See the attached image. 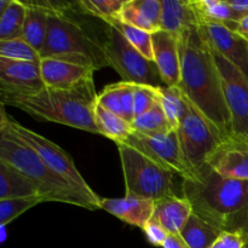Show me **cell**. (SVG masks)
Returning <instances> with one entry per match:
<instances>
[{"label":"cell","instance_id":"6da1fadb","mask_svg":"<svg viewBox=\"0 0 248 248\" xmlns=\"http://www.w3.org/2000/svg\"><path fill=\"white\" fill-rule=\"evenodd\" d=\"M178 51L181 60L178 87L184 97L200 109L228 140H232V120L219 70L200 27L178 36Z\"/></svg>","mask_w":248,"mask_h":248},{"label":"cell","instance_id":"7a4b0ae2","mask_svg":"<svg viewBox=\"0 0 248 248\" xmlns=\"http://www.w3.org/2000/svg\"><path fill=\"white\" fill-rule=\"evenodd\" d=\"M97 97L93 79H89L69 89L44 87L35 92L1 91V104L15 107L39 121L61 124L102 136L94 120Z\"/></svg>","mask_w":248,"mask_h":248},{"label":"cell","instance_id":"3957f363","mask_svg":"<svg viewBox=\"0 0 248 248\" xmlns=\"http://www.w3.org/2000/svg\"><path fill=\"white\" fill-rule=\"evenodd\" d=\"M193 213L222 232H241L248 207V181L224 178L206 167L195 179H182Z\"/></svg>","mask_w":248,"mask_h":248},{"label":"cell","instance_id":"277c9868","mask_svg":"<svg viewBox=\"0 0 248 248\" xmlns=\"http://www.w3.org/2000/svg\"><path fill=\"white\" fill-rule=\"evenodd\" d=\"M0 161L12 166L33 182L45 202L56 201L86 210H98L84 194L46 166L31 148L15 137L4 126H0Z\"/></svg>","mask_w":248,"mask_h":248},{"label":"cell","instance_id":"5b68a950","mask_svg":"<svg viewBox=\"0 0 248 248\" xmlns=\"http://www.w3.org/2000/svg\"><path fill=\"white\" fill-rule=\"evenodd\" d=\"M40 55L41 58H60L94 70L109 67L103 41L68 12L50 14L47 35Z\"/></svg>","mask_w":248,"mask_h":248},{"label":"cell","instance_id":"8992f818","mask_svg":"<svg viewBox=\"0 0 248 248\" xmlns=\"http://www.w3.org/2000/svg\"><path fill=\"white\" fill-rule=\"evenodd\" d=\"M179 148L186 167L195 179L228 140L222 131L184 97V111L177 128Z\"/></svg>","mask_w":248,"mask_h":248},{"label":"cell","instance_id":"52a82bcc","mask_svg":"<svg viewBox=\"0 0 248 248\" xmlns=\"http://www.w3.org/2000/svg\"><path fill=\"white\" fill-rule=\"evenodd\" d=\"M125 178L126 196L157 201L179 196L176 173L160 166L138 150L126 144H116Z\"/></svg>","mask_w":248,"mask_h":248},{"label":"cell","instance_id":"ba28073f","mask_svg":"<svg viewBox=\"0 0 248 248\" xmlns=\"http://www.w3.org/2000/svg\"><path fill=\"white\" fill-rule=\"evenodd\" d=\"M0 126H4L15 137L22 140L29 148H31L39 155V157L43 160L46 166L50 167L53 172L62 176L63 178L67 179L69 183H72L97 208H101V198L92 190L91 186L85 181L72 156L65 150H63L60 145L14 120L11 116L7 115L2 104Z\"/></svg>","mask_w":248,"mask_h":248},{"label":"cell","instance_id":"9c48e42d","mask_svg":"<svg viewBox=\"0 0 248 248\" xmlns=\"http://www.w3.org/2000/svg\"><path fill=\"white\" fill-rule=\"evenodd\" d=\"M103 48L108 65L123 78V81L153 87L166 86L155 62L140 55L118 29L109 24L106 28Z\"/></svg>","mask_w":248,"mask_h":248},{"label":"cell","instance_id":"30bf717a","mask_svg":"<svg viewBox=\"0 0 248 248\" xmlns=\"http://www.w3.org/2000/svg\"><path fill=\"white\" fill-rule=\"evenodd\" d=\"M212 48V47H211ZM232 120V140L248 148V79L212 48Z\"/></svg>","mask_w":248,"mask_h":248},{"label":"cell","instance_id":"8fae6325","mask_svg":"<svg viewBox=\"0 0 248 248\" xmlns=\"http://www.w3.org/2000/svg\"><path fill=\"white\" fill-rule=\"evenodd\" d=\"M121 144L132 147L160 166L182 177V179H193V174L186 167L179 148L177 131H172L167 136L161 137H149L133 131L130 137Z\"/></svg>","mask_w":248,"mask_h":248},{"label":"cell","instance_id":"7c38bea8","mask_svg":"<svg viewBox=\"0 0 248 248\" xmlns=\"http://www.w3.org/2000/svg\"><path fill=\"white\" fill-rule=\"evenodd\" d=\"M200 28L211 47L248 79V41L225 24L205 23Z\"/></svg>","mask_w":248,"mask_h":248},{"label":"cell","instance_id":"4fadbf2b","mask_svg":"<svg viewBox=\"0 0 248 248\" xmlns=\"http://www.w3.org/2000/svg\"><path fill=\"white\" fill-rule=\"evenodd\" d=\"M40 63L12 61L0 57V90L35 92L44 89Z\"/></svg>","mask_w":248,"mask_h":248},{"label":"cell","instance_id":"5bb4252c","mask_svg":"<svg viewBox=\"0 0 248 248\" xmlns=\"http://www.w3.org/2000/svg\"><path fill=\"white\" fill-rule=\"evenodd\" d=\"M41 78L46 87L69 89L89 79H93L94 69L75 64L60 58L45 57L40 61Z\"/></svg>","mask_w":248,"mask_h":248},{"label":"cell","instance_id":"9a60e30c","mask_svg":"<svg viewBox=\"0 0 248 248\" xmlns=\"http://www.w3.org/2000/svg\"><path fill=\"white\" fill-rule=\"evenodd\" d=\"M154 62L166 86H178L181 80V60L178 38L165 31L153 34Z\"/></svg>","mask_w":248,"mask_h":248},{"label":"cell","instance_id":"2e32d148","mask_svg":"<svg viewBox=\"0 0 248 248\" xmlns=\"http://www.w3.org/2000/svg\"><path fill=\"white\" fill-rule=\"evenodd\" d=\"M101 208L123 222L143 230L154 215L155 201L125 195V198L119 199H101Z\"/></svg>","mask_w":248,"mask_h":248},{"label":"cell","instance_id":"e0dca14e","mask_svg":"<svg viewBox=\"0 0 248 248\" xmlns=\"http://www.w3.org/2000/svg\"><path fill=\"white\" fill-rule=\"evenodd\" d=\"M208 167L224 178L248 181V148L229 140L213 155Z\"/></svg>","mask_w":248,"mask_h":248},{"label":"cell","instance_id":"ac0fdd59","mask_svg":"<svg viewBox=\"0 0 248 248\" xmlns=\"http://www.w3.org/2000/svg\"><path fill=\"white\" fill-rule=\"evenodd\" d=\"M116 18L154 34L161 31V0H125Z\"/></svg>","mask_w":248,"mask_h":248},{"label":"cell","instance_id":"d6986e66","mask_svg":"<svg viewBox=\"0 0 248 248\" xmlns=\"http://www.w3.org/2000/svg\"><path fill=\"white\" fill-rule=\"evenodd\" d=\"M200 26L191 0H161V31L178 38L184 31Z\"/></svg>","mask_w":248,"mask_h":248},{"label":"cell","instance_id":"ffe728a7","mask_svg":"<svg viewBox=\"0 0 248 248\" xmlns=\"http://www.w3.org/2000/svg\"><path fill=\"white\" fill-rule=\"evenodd\" d=\"M193 215L190 202L184 196H169L155 201L153 219L157 220L170 234L179 235Z\"/></svg>","mask_w":248,"mask_h":248},{"label":"cell","instance_id":"44dd1931","mask_svg":"<svg viewBox=\"0 0 248 248\" xmlns=\"http://www.w3.org/2000/svg\"><path fill=\"white\" fill-rule=\"evenodd\" d=\"M28 196H40L33 182L12 166L0 161V200Z\"/></svg>","mask_w":248,"mask_h":248},{"label":"cell","instance_id":"7402d4cb","mask_svg":"<svg viewBox=\"0 0 248 248\" xmlns=\"http://www.w3.org/2000/svg\"><path fill=\"white\" fill-rule=\"evenodd\" d=\"M24 2L27 5V15L22 38L41 53L44 45H45L46 35H47L50 12L39 6L35 1Z\"/></svg>","mask_w":248,"mask_h":248},{"label":"cell","instance_id":"603a6c76","mask_svg":"<svg viewBox=\"0 0 248 248\" xmlns=\"http://www.w3.org/2000/svg\"><path fill=\"white\" fill-rule=\"evenodd\" d=\"M222 232L193 213L179 235L190 248H211Z\"/></svg>","mask_w":248,"mask_h":248},{"label":"cell","instance_id":"cb8c5ba5","mask_svg":"<svg viewBox=\"0 0 248 248\" xmlns=\"http://www.w3.org/2000/svg\"><path fill=\"white\" fill-rule=\"evenodd\" d=\"M200 18V23H220L229 28L236 23L237 18L228 0H191Z\"/></svg>","mask_w":248,"mask_h":248},{"label":"cell","instance_id":"d4e9b609","mask_svg":"<svg viewBox=\"0 0 248 248\" xmlns=\"http://www.w3.org/2000/svg\"><path fill=\"white\" fill-rule=\"evenodd\" d=\"M94 120L102 136L114 140L116 144L125 142L133 132L132 126L128 121L111 111L107 110L97 103L94 109Z\"/></svg>","mask_w":248,"mask_h":248},{"label":"cell","instance_id":"484cf974","mask_svg":"<svg viewBox=\"0 0 248 248\" xmlns=\"http://www.w3.org/2000/svg\"><path fill=\"white\" fill-rule=\"evenodd\" d=\"M131 126L135 132L149 136V137H161V136H167L172 131H174L170 121L167 120L166 115L160 106V102L147 113L133 119Z\"/></svg>","mask_w":248,"mask_h":248},{"label":"cell","instance_id":"4316f807","mask_svg":"<svg viewBox=\"0 0 248 248\" xmlns=\"http://www.w3.org/2000/svg\"><path fill=\"white\" fill-rule=\"evenodd\" d=\"M26 15V2L11 0L9 7L0 14V41L14 40L23 36Z\"/></svg>","mask_w":248,"mask_h":248},{"label":"cell","instance_id":"83f0119b","mask_svg":"<svg viewBox=\"0 0 248 248\" xmlns=\"http://www.w3.org/2000/svg\"><path fill=\"white\" fill-rule=\"evenodd\" d=\"M109 26H113L118 29L124 38L131 44L132 47H135L142 56H144L147 60L154 62V51H153V34L149 31H145L143 29L136 28V27L125 24L119 21L118 18H113L110 21L106 22Z\"/></svg>","mask_w":248,"mask_h":248},{"label":"cell","instance_id":"f1b7e54d","mask_svg":"<svg viewBox=\"0 0 248 248\" xmlns=\"http://www.w3.org/2000/svg\"><path fill=\"white\" fill-rule=\"evenodd\" d=\"M159 102L171 124L172 128L177 131L184 111V94L178 86L157 87Z\"/></svg>","mask_w":248,"mask_h":248},{"label":"cell","instance_id":"f546056e","mask_svg":"<svg viewBox=\"0 0 248 248\" xmlns=\"http://www.w3.org/2000/svg\"><path fill=\"white\" fill-rule=\"evenodd\" d=\"M125 0H81L74 2L78 7L77 12L98 17L104 22L116 18L119 12L123 9Z\"/></svg>","mask_w":248,"mask_h":248},{"label":"cell","instance_id":"4dcf8cb0","mask_svg":"<svg viewBox=\"0 0 248 248\" xmlns=\"http://www.w3.org/2000/svg\"><path fill=\"white\" fill-rule=\"evenodd\" d=\"M0 57L12 61L40 63L41 55L23 38L0 41Z\"/></svg>","mask_w":248,"mask_h":248},{"label":"cell","instance_id":"1f68e13d","mask_svg":"<svg viewBox=\"0 0 248 248\" xmlns=\"http://www.w3.org/2000/svg\"><path fill=\"white\" fill-rule=\"evenodd\" d=\"M43 202H45V200L41 196L0 200V224L1 227H6L10 223L14 222L17 217L28 211L29 208Z\"/></svg>","mask_w":248,"mask_h":248},{"label":"cell","instance_id":"d6a6232c","mask_svg":"<svg viewBox=\"0 0 248 248\" xmlns=\"http://www.w3.org/2000/svg\"><path fill=\"white\" fill-rule=\"evenodd\" d=\"M159 103L157 87L149 85H135V118L147 113Z\"/></svg>","mask_w":248,"mask_h":248},{"label":"cell","instance_id":"836d02e7","mask_svg":"<svg viewBox=\"0 0 248 248\" xmlns=\"http://www.w3.org/2000/svg\"><path fill=\"white\" fill-rule=\"evenodd\" d=\"M124 81L118 84L108 85L97 97V103L107 110L116 114L123 118V108H121V96H123Z\"/></svg>","mask_w":248,"mask_h":248},{"label":"cell","instance_id":"e575fe53","mask_svg":"<svg viewBox=\"0 0 248 248\" xmlns=\"http://www.w3.org/2000/svg\"><path fill=\"white\" fill-rule=\"evenodd\" d=\"M143 232H144L148 241H149L153 246L156 247L164 246V244L166 242L167 237H169L170 235V232H167L157 220L153 219V218L147 223V225L143 228Z\"/></svg>","mask_w":248,"mask_h":248},{"label":"cell","instance_id":"d590c367","mask_svg":"<svg viewBox=\"0 0 248 248\" xmlns=\"http://www.w3.org/2000/svg\"><path fill=\"white\" fill-rule=\"evenodd\" d=\"M135 85L132 82L124 81L123 96H121L123 118L130 124L135 119Z\"/></svg>","mask_w":248,"mask_h":248},{"label":"cell","instance_id":"8d00e7d4","mask_svg":"<svg viewBox=\"0 0 248 248\" xmlns=\"http://www.w3.org/2000/svg\"><path fill=\"white\" fill-rule=\"evenodd\" d=\"M211 248H246V241L241 232H223Z\"/></svg>","mask_w":248,"mask_h":248},{"label":"cell","instance_id":"74e56055","mask_svg":"<svg viewBox=\"0 0 248 248\" xmlns=\"http://www.w3.org/2000/svg\"><path fill=\"white\" fill-rule=\"evenodd\" d=\"M228 1L234 10L237 21H240L242 17L248 16V0H228Z\"/></svg>","mask_w":248,"mask_h":248},{"label":"cell","instance_id":"f35d334b","mask_svg":"<svg viewBox=\"0 0 248 248\" xmlns=\"http://www.w3.org/2000/svg\"><path fill=\"white\" fill-rule=\"evenodd\" d=\"M230 29L235 31L236 34H239L241 38H244L245 40L248 41V16L242 17L240 21H237L236 23H234V26Z\"/></svg>","mask_w":248,"mask_h":248},{"label":"cell","instance_id":"ab89813d","mask_svg":"<svg viewBox=\"0 0 248 248\" xmlns=\"http://www.w3.org/2000/svg\"><path fill=\"white\" fill-rule=\"evenodd\" d=\"M162 248H190L181 237V235L170 234Z\"/></svg>","mask_w":248,"mask_h":248},{"label":"cell","instance_id":"60d3db41","mask_svg":"<svg viewBox=\"0 0 248 248\" xmlns=\"http://www.w3.org/2000/svg\"><path fill=\"white\" fill-rule=\"evenodd\" d=\"M241 234L244 236L245 241H246V248H248V207L246 211V218H245V223H244V227L241 229Z\"/></svg>","mask_w":248,"mask_h":248}]
</instances>
